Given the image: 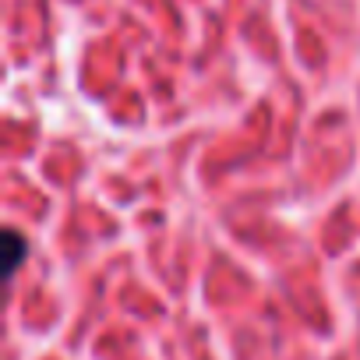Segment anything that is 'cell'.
I'll use <instances>...</instances> for the list:
<instances>
[{
    "label": "cell",
    "mask_w": 360,
    "mask_h": 360,
    "mask_svg": "<svg viewBox=\"0 0 360 360\" xmlns=\"http://www.w3.org/2000/svg\"><path fill=\"white\" fill-rule=\"evenodd\" d=\"M4 244H8V276H15L29 255V240L18 230H4Z\"/></svg>",
    "instance_id": "obj_1"
}]
</instances>
